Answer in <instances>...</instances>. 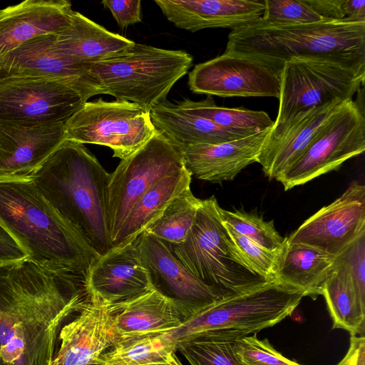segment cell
<instances>
[{"mask_svg": "<svg viewBox=\"0 0 365 365\" xmlns=\"http://www.w3.org/2000/svg\"><path fill=\"white\" fill-rule=\"evenodd\" d=\"M87 297L83 276L29 259L0 266V364L51 365L63 323Z\"/></svg>", "mask_w": 365, "mask_h": 365, "instance_id": "6da1fadb", "label": "cell"}, {"mask_svg": "<svg viewBox=\"0 0 365 365\" xmlns=\"http://www.w3.org/2000/svg\"><path fill=\"white\" fill-rule=\"evenodd\" d=\"M0 223L42 267L86 278L99 257L29 177L0 178Z\"/></svg>", "mask_w": 365, "mask_h": 365, "instance_id": "7a4b0ae2", "label": "cell"}, {"mask_svg": "<svg viewBox=\"0 0 365 365\" xmlns=\"http://www.w3.org/2000/svg\"><path fill=\"white\" fill-rule=\"evenodd\" d=\"M225 52L258 59L281 73L292 58L328 60L365 72V21L273 24L259 19L232 30Z\"/></svg>", "mask_w": 365, "mask_h": 365, "instance_id": "3957f363", "label": "cell"}, {"mask_svg": "<svg viewBox=\"0 0 365 365\" xmlns=\"http://www.w3.org/2000/svg\"><path fill=\"white\" fill-rule=\"evenodd\" d=\"M27 177L99 256L113 249L107 217L110 173L83 144L65 140Z\"/></svg>", "mask_w": 365, "mask_h": 365, "instance_id": "277c9868", "label": "cell"}, {"mask_svg": "<svg viewBox=\"0 0 365 365\" xmlns=\"http://www.w3.org/2000/svg\"><path fill=\"white\" fill-rule=\"evenodd\" d=\"M214 195L201 200L185 241L168 245L173 255L221 299L261 287L269 282L253 271L232 241Z\"/></svg>", "mask_w": 365, "mask_h": 365, "instance_id": "5b68a950", "label": "cell"}, {"mask_svg": "<svg viewBox=\"0 0 365 365\" xmlns=\"http://www.w3.org/2000/svg\"><path fill=\"white\" fill-rule=\"evenodd\" d=\"M190 54L135 43L121 54L86 68L103 94L135 103L149 112L166 99L192 63Z\"/></svg>", "mask_w": 365, "mask_h": 365, "instance_id": "8992f818", "label": "cell"}, {"mask_svg": "<svg viewBox=\"0 0 365 365\" xmlns=\"http://www.w3.org/2000/svg\"><path fill=\"white\" fill-rule=\"evenodd\" d=\"M304 293L277 281L197 310L177 329L166 332L175 343L212 332L242 338L272 327L290 315Z\"/></svg>", "mask_w": 365, "mask_h": 365, "instance_id": "52a82bcc", "label": "cell"}, {"mask_svg": "<svg viewBox=\"0 0 365 365\" xmlns=\"http://www.w3.org/2000/svg\"><path fill=\"white\" fill-rule=\"evenodd\" d=\"M365 72L324 59L292 58L280 73L277 115L264 143H272L313 110L346 101L361 90Z\"/></svg>", "mask_w": 365, "mask_h": 365, "instance_id": "ba28073f", "label": "cell"}, {"mask_svg": "<svg viewBox=\"0 0 365 365\" xmlns=\"http://www.w3.org/2000/svg\"><path fill=\"white\" fill-rule=\"evenodd\" d=\"M103 94L91 76H0V124L66 123L93 96Z\"/></svg>", "mask_w": 365, "mask_h": 365, "instance_id": "9c48e42d", "label": "cell"}, {"mask_svg": "<svg viewBox=\"0 0 365 365\" xmlns=\"http://www.w3.org/2000/svg\"><path fill=\"white\" fill-rule=\"evenodd\" d=\"M184 167L180 147L158 129L140 148L121 160L110 173L108 190L107 217L111 245L142 195L162 178Z\"/></svg>", "mask_w": 365, "mask_h": 365, "instance_id": "30bf717a", "label": "cell"}, {"mask_svg": "<svg viewBox=\"0 0 365 365\" xmlns=\"http://www.w3.org/2000/svg\"><path fill=\"white\" fill-rule=\"evenodd\" d=\"M157 131L150 113L138 105L98 98L86 101L65 123L66 140L105 145L113 157L131 155Z\"/></svg>", "mask_w": 365, "mask_h": 365, "instance_id": "8fae6325", "label": "cell"}, {"mask_svg": "<svg viewBox=\"0 0 365 365\" xmlns=\"http://www.w3.org/2000/svg\"><path fill=\"white\" fill-rule=\"evenodd\" d=\"M365 150L364 110L351 100L336 109L299 158L277 180L285 190L336 170Z\"/></svg>", "mask_w": 365, "mask_h": 365, "instance_id": "7c38bea8", "label": "cell"}, {"mask_svg": "<svg viewBox=\"0 0 365 365\" xmlns=\"http://www.w3.org/2000/svg\"><path fill=\"white\" fill-rule=\"evenodd\" d=\"M188 86L192 93L209 96L278 98L280 74L255 58L224 52L195 65Z\"/></svg>", "mask_w": 365, "mask_h": 365, "instance_id": "4fadbf2b", "label": "cell"}, {"mask_svg": "<svg viewBox=\"0 0 365 365\" xmlns=\"http://www.w3.org/2000/svg\"><path fill=\"white\" fill-rule=\"evenodd\" d=\"M364 233L365 185L354 181L331 204L306 220L287 241L339 257Z\"/></svg>", "mask_w": 365, "mask_h": 365, "instance_id": "5bb4252c", "label": "cell"}, {"mask_svg": "<svg viewBox=\"0 0 365 365\" xmlns=\"http://www.w3.org/2000/svg\"><path fill=\"white\" fill-rule=\"evenodd\" d=\"M78 312L61 329L60 346L51 365H94L103 353L120 341L111 304L88 292Z\"/></svg>", "mask_w": 365, "mask_h": 365, "instance_id": "9a60e30c", "label": "cell"}, {"mask_svg": "<svg viewBox=\"0 0 365 365\" xmlns=\"http://www.w3.org/2000/svg\"><path fill=\"white\" fill-rule=\"evenodd\" d=\"M155 289L193 312L221 300L171 252L166 243L146 231L134 240Z\"/></svg>", "mask_w": 365, "mask_h": 365, "instance_id": "2e32d148", "label": "cell"}, {"mask_svg": "<svg viewBox=\"0 0 365 365\" xmlns=\"http://www.w3.org/2000/svg\"><path fill=\"white\" fill-rule=\"evenodd\" d=\"M86 287L110 304L154 288L134 241L99 256L88 272Z\"/></svg>", "mask_w": 365, "mask_h": 365, "instance_id": "e0dca14e", "label": "cell"}, {"mask_svg": "<svg viewBox=\"0 0 365 365\" xmlns=\"http://www.w3.org/2000/svg\"><path fill=\"white\" fill-rule=\"evenodd\" d=\"M65 140V123L0 124V178L29 176Z\"/></svg>", "mask_w": 365, "mask_h": 365, "instance_id": "ac0fdd59", "label": "cell"}, {"mask_svg": "<svg viewBox=\"0 0 365 365\" xmlns=\"http://www.w3.org/2000/svg\"><path fill=\"white\" fill-rule=\"evenodd\" d=\"M265 0H155L176 27L195 32L210 28L235 30L262 19Z\"/></svg>", "mask_w": 365, "mask_h": 365, "instance_id": "d6986e66", "label": "cell"}, {"mask_svg": "<svg viewBox=\"0 0 365 365\" xmlns=\"http://www.w3.org/2000/svg\"><path fill=\"white\" fill-rule=\"evenodd\" d=\"M73 12L66 0H26L0 9V56L36 37L62 31Z\"/></svg>", "mask_w": 365, "mask_h": 365, "instance_id": "ffe728a7", "label": "cell"}, {"mask_svg": "<svg viewBox=\"0 0 365 365\" xmlns=\"http://www.w3.org/2000/svg\"><path fill=\"white\" fill-rule=\"evenodd\" d=\"M111 307L120 340L165 334L193 313L155 288Z\"/></svg>", "mask_w": 365, "mask_h": 365, "instance_id": "44dd1931", "label": "cell"}, {"mask_svg": "<svg viewBox=\"0 0 365 365\" xmlns=\"http://www.w3.org/2000/svg\"><path fill=\"white\" fill-rule=\"evenodd\" d=\"M270 130L220 143L180 148L185 168L192 176L205 181L232 180L256 162Z\"/></svg>", "mask_w": 365, "mask_h": 365, "instance_id": "7402d4cb", "label": "cell"}, {"mask_svg": "<svg viewBox=\"0 0 365 365\" xmlns=\"http://www.w3.org/2000/svg\"><path fill=\"white\" fill-rule=\"evenodd\" d=\"M134 43L74 11L70 25L56 34L55 41L65 57L85 67L117 56Z\"/></svg>", "mask_w": 365, "mask_h": 365, "instance_id": "603a6c76", "label": "cell"}, {"mask_svg": "<svg viewBox=\"0 0 365 365\" xmlns=\"http://www.w3.org/2000/svg\"><path fill=\"white\" fill-rule=\"evenodd\" d=\"M56 37V34L36 37L0 56V76H90L85 66L72 63L57 49Z\"/></svg>", "mask_w": 365, "mask_h": 365, "instance_id": "cb8c5ba5", "label": "cell"}, {"mask_svg": "<svg viewBox=\"0 0 365 365\" xmlns=\"http://www.w3.org/2000/svg\"><path fill=\"white\" fill-rule=\"evenodd\" d=\"M343 102L334 101L313 110L280 137L263 145L256 162L262 166L265 175L277 180L284 173Z\"/></svg>", "mask_w": 365, "mask_h": 365, "instance_id": "d4e9b609", "label": "cell"}, {"mask_svg": "<svg viewBox=\"0 0 365 365\" xmlns=\"http://www.w3.org/2000/svg\"><path fill=\"white\" fill-rule=\"evenodd\" d=\"M150 116L155 128L181 148L199 144L220 143L248 136L221 128L166 99L150 110Z\"/></svg>", "mask_w": 365, "mask_h": 365, "instance_id": "484cf974", "label": "cell"}, {"mask_svg": "<svg viewBox=\"0 0 365 365\" xmlns=\"http://www.w3.org/2000/svg\"><path fill=\"white\" fill-rule=\"evenodd\" d=\"M338 257L314 247L287 241L279 256L276 280L302 291L304 297L321 294Z\"/></svg>", "mask_w": 365, "mask_h": 365, "instance_id": "4316f807", "label": "cell"}, {"mask_svg": "<svg viewBox=\"0 0 365 365\" xmlns=\"http://www.w3.org/2000/svg\"><path fill=\"white\" fill-rule=\"evenodd\" d=\"M191 177L184 167L162 178L148 189L131 209L112 243L113 248L133 242L159 218L176 196L190 187Z\"/></svg>", "mask_w": 365, "mask_h": 365, "instance_id": "83f0119b", "label": "cell"}, {"mask_svg": "<svg viewBox=\"0 0 365 365\" xmlns=\"http://www.w3.org/2000/svg\"><path fill=\"white\" fill-rule=\"evenodd\" d=\"M322 295L333 320L332 329H343L351 336H364L365 300L361 298L340 257L324 284Z\"/></svg>", "mask_w": 365, "mask_h": 365, "instance_id": "f1b7e54d", "label": "cell"}, {"mask_svg": "<svg viewBox=\"0 0 365 365\" xmlns=\"http://www.w3.org/2000/svg\"><path fill=\"white\" fill-rule=\"evenodd\" d=\"M176 344L164 334L120 340L103 353L94 365H153L165 364Z\"/></svg>", "mask_w": 365, "mask_h": 365, "instance_id": "f546056e", "label": "cell"}, {"mask_svg": "<svg viewBox=\"0 0 365 365\" xmlns=\"http://www.w3.org/2000/svg\"><path fill=\"white\" fill-rule=\"evenodd\" d=\"M178 104L221 128L247 135L271 129L274 123L265 111L217 106L210 96L200 101L185 98Z\"/></svg>", "mask_w": 365, "mask_h": 365, "instance_id": "4dcf8cb0", "label": "cell"}, {"mask_svg": "<svg viewBox=\"0 0 365 365\" xmlns=\"http://www.w3.org/2000/svg\"><path fill=\"white\" fill-rule=\"evenodd\" d=\"M190 187L176 196L145 231L168 245H180L191 230L200 205Z\"/></svg>", "mask_w": 365, "mask_h": 365, "instance_id": "1f68e13d", "label": "cell"}, {"mask_svg": "<svg viewBox=\"0 0 365 365\" xmlns=\"http://www.w3.org/2000/svg\"><path fill=\"white\" fill-rule=\"evenodd\" d=\"M235 338L207 332L176 344L190 365H240L234 351Z\"/></svg>", "mask_w": 365, "mask_h": 365, "instance_id": "d6a6232c", "label": "cell"}, {"mask_svg": "<svg viewBox=\"0 0 365 365\" xmlns=\"http://www.w3.org/2000/svg\"><path fill=\"white\" fill-rule=\"evenodd\" d=\"M223 222L227 224L238 234L246 237L263 248L281 253L287 237H282L276 230L273 220L265 222L252 214L240 211H229L220 208Z\"/></svg>", "mask_w": 365, "mask_h": 365, "instance_id": "836d02e7", "label": "cell"}, {"mask_svg": "<svg viewBox=\"0 0 365 365\" xmlns=\"http://www.w3.org/2000/svg\"><path fill=\"white\" fill-rule=\"evenodd\" d=\"M223 224L235 246L250 268L269 282H274L281 253L263 248L236 232L227 224Z\"/></svg>", "mask_w": 365, "mask_h": 365, "instance_id": "e575fe53", "label": "cell"}, {"mask_svg": "<svg viewBox=\"0 0 365 365\" xmlns=\"http://www.w3.org/2000/svg\"><path fill=\"white\" fill-rule=\"evenodd\" d=\"M234 351L240 365H300L283 356L267 339L253 336L238 338Z\"/></svg>", "mask_w": 365, "mask_h": 365, "instance_id": "d590c367", "label": "cell"}, {"mask_svg": "<svg viewBox=\"0 0 365 365\" xmlns=\"http://www.w3.org/2000/svg\"><path fill=\"white\" fill-rule=\"evenodd\" d=\"M261 19L273 24H300L323 21L306 0H265Z\"/></svg>", "mask_w": 365, "mask_h": 365, "instance_id": "8d00e7d4", "label": "cell"}, {"mask_svg": "<svg viewBox=\"0 0 365 365\" xmlns=\"http://www.w3.org/2000/svg\"><path fill=\"white\" fill-rule=\"evenodd\" d=\"M339 257L344 262L361 298L365 300V233Z\"/></svg>", "mask_w": 365, "mask_h": 365, "instance_id": "74e56055", "label": "cell"}, {"mask_svg": "<svg viewBox=\"0 0 365 365\" xmlns=\"http://www.w3.org/2000/svg\"><path fill=\"white\" fill-rule=\"evenodd\" d=\"M101 4L109 9L122 29L141 21L140 0H103Z\"/></svg>", "mask_w": 365, "mask_h": 365, "instance_id": "f35d334b", "label": "cell"}, {"mask_svg": "<svg viewBox=\"0 0 365 365\" xmlns=\"http://www.w3.org/2000/svg\"><path fill=\"white\" fill-rule=\"evenodd\" d=\"M29 257L15 237L0 223V266Z\"/></svg>", "mask_w": 365, "mask_h": 365, "instance_id": "ab89813d", "label": "cell"}, {"mask_svg": "<svg viewBox=\"0 0 365 365\" xmlns=\"http://www.w3.org/2000/svg\"><path fill=\"white\" fill-rule=\"evenodd\" d=\"M344 0H306L310 7L324 20L342 21L345 19L343 10Z\"/></svg>", "mask_w": 365, "mask_h": 365, "instance_id": "60d3db41", "label": "cell"}, {"mask_svg": "<svg viewBox=\"0 0 365 365\" xmlns=\"http://www.w3.org/2000/svg\"><path fill=\"white\" fill-rule=\"evenodd\" d=\"M336 365H365L364 336H351L349 349Z\"/></svg>", "mask_w": 365, "mask_h": 365, "instance_id": "b9f144b4", "label": "cell"}, {"mask_svg": "<svg viewBox=\"0 0 365 365\" xmlns=\"http://www.w3.org/2000/svg\"><path fill=\"white\" fill-rule=\"evenodd\" d=\"M343 10L349 21H365V0H344Z\"/></svg>", "mask_w": 365, "mask_h": 365, "instance_id": "7bdbcfd3", "label": "cell"}, {"mask_svg": "<svg viewBox=\"0 0 365 365\" xmlns=\"http://www.w3.org/2000/svg\"><path fill=\"white\" fill-rule=\"evenodd\" d=\"M153 365H183L175 352L171 354L168 361L165 364H153Z\"/></svg>", "mask_w": 365, "mask_h": 365, "instance_id": "ee69618b", "label": "cell"}, {"mask_svg": "<svg viewBox=\"0 0 365 365\" xmlns=\"http://www.w3.org/2000/svg\"><path fill=\"white\" fill-rule=\"evenodd\" d=\"M1 365V364H0Z\"/></svg>", "mask_w": 365, "mask_h": 365, "instance_id": "f6af8a7d", "label": "cell"}]
</instances>
